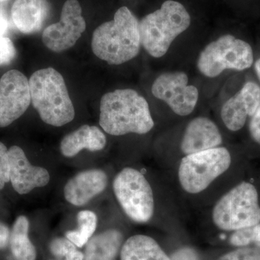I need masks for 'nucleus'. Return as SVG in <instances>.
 <instances>
[{
    "mask_svg": "<svg viewBox=\"0 0 260 260\" xmlns=\"http://www.w3.org/2000/svg\"><path fill=\"white\" fill-rule=\"evenodd\" d=\"M50 251L53 255L57 258H62L69 255L77 250L76 246L69 239L64 238H57L51 242Z\"/></svg>",
    "mask_w": 260,
    "mask_h": 260,
    "instance_id": "obj_24",
    "label": "nucleus"
},
{
    "mask_svg": "<svg viewBox=\"0 0 260 260\" xmlns=\"http://www.w3.org/2000/svg\"><path fill=\"white\" fill-rule=\"evenodd\" d=\"M191 23L190 15L182 4L174 0L162 3L139 23L140 42L150 55L162 57L174 39Z\"/></svg>",
    "mask_w": 260,
    "mask_h": 260,
    "instance_id": "obj_4",
    "label": "nucleus"
},
{
    "mask_svg": "<svg viewBox=\"0 0 260 260\" xmlns=\"http://www.w3.org/2000/svg\"><path fill=\"white\" fill-rule=\"evenodd\" d=\"M29 81L32 107L49 125L61 126L73 120L75 108L62 75L52 68L38 70Z\"/></svg>",
    "mask_w": 260,
    "mask_h": 260,
    "instance_id": "obj_3",
    "label": "nucleus"
},
{
    "mask_svg": "<svg viewBox=\"0 0 260 260\" xmlns=\"http://www.w3.org/2000/svg\"><path fill=\"white\" fill-rule=\"evenodd\" d=\"M108 178L102 170L92 169L77 174L64 188L65 199L75 206H83L107 187Z\"/></svg>",
    "mask_w": 260,
    "mask_h": 260,
    "instance_id": "obj_15",
    "label": "nucleus"
},
{
    "mask_svg": "<svg viewBox=\"0 0 260 260\" xmlns=\"http://www.w3.org/2000/svg\"><path fill=\"white\" fill-rule=\"evenodd\" d=\"M99 124L114 136L144 135L154 126L148 102L133 89L106 93L101 100Z\"/></svg>",
    "mask_w": 260,
    "mask_h": 260,
    "instance_id": "obj_1",
    "label": "nucleus"
},
{
    "mask_svg": "<svg viewBox=\"0 0 260 260\" xmlns=\"http://www.w3.org/2000/svg\"><path fill=\"white\" fill-rule=\"evenodd\" d=\"M254 70H255L256 75L260 80V59L256 61L255 64H254Z\"/></svg>",
    "mask_w": 260,
    "mask_h": 260,
    "instance_id": "obj_32",
    "label": "nucleus"
},
{
    "mask_svg": "<svg viewBox=\"0 0 260 260\" xmlns=\"http://www.w3.org/2000/svg\"><path fill=\"white\" fill-rule=\"evenodd\" d=\"M47 0H15L11 18L20 32L25 34L39 31L49 13Z\"/></svg>",
    "mask_w": 260,
    "mask_h": 260,
    "instance_id": "obj_16",
    "label": "nucleus"
},
{
    "mask_svg": "<svg viewBox=\"0 0 260 260\" xmlns=\"http://www.w3.org/2000/svg\"><path fill=\"white\" fill-rule=\"evenodd\" d=\"M230 243L235 246L254 244L256 247L260 248V223L235 231L230 238Z\"/></svg>",
    "mask_w": 260,
    "mask_h": 260,
    "instance_id": "obj_22",
    "label": "nucleus"
},
{
    "mask_svg": "<svg viewBox=\"0 0 260 260\" xmlns=\"http://www.w3.org/2000/svg\"><path fill=\"white\" fill-rule=\"evenodd\" d=\"M253 61L254 54L251 46L228 34L210 43L200 53L198 68L205 76L215 78L225 70L248 69Z\"/></svg>",
    "mask_w": 260,
    "mask_h": 260,
    "instance_id": "obj_7",
    "label": "nucleus"
},
{
    "mask_svg": "<svg viewBox=\"0 0 260 260\" xmlns=\"http://www.w3.org/2000/svg\"><path fill=\"white\" fill-rule=\"evenodd\" d=\"M123 242L120 232L110 229L90 239L83 260H116Z\"/></svg>",
    "mask_w": 260,
    "mask_h": 260,
    "instance_id": "obj_18",
    "label": "nucleus"
},
{
    "mask_svg": "<svg viewBox=\"0 0 260 260\" xmlns=\"http://www.w3.org/2000/svg\"><path fill=\"white\" fill-rule=\"evenodd\" d=\"M96 215L90 210H83L78 214V228L77 230L68 232L67 239L77 247H83L90 240L97 227Z\"/></svg>",
    "mask_w": 260,
    "mask_h": 260,
    "instance_id": "obj_21",
    "label": "nucleus"
},
{
    "mask_svg": "<svg viewBox=\"0 0 260 260\" xmlns=\"http://www.w3.org/2000/svg\"><path fill=\"white\" fill-rule=\"evenodd\" d=\"M10 158V179L18 194H28L32 189L47 186L50 175L47 169L31 165L20 147L14 145L8 150Z\"/></svg>",
    "mask_w": 260,
    "mask_h": 260,
    "instance_id": "obj_12",
    "label": "nucleus"
},
{
    "mask_svg": "<svg viewBox=\"0 0 260 260\" xmlns=\"http://www.w3.org/2000/svg\"><path fill=\"white\" fill-rule=\"evenodd\" d=\"M6 1V0H0V3H3V2Z\"/></svg>",
    "mask_w": 260,
    "mask_h": 260,
    "instance_id": "obj_33",
    "label": "nucleus"
},
{
    "mask_svg": "<svg viewBox=\"0 0 260 260\" xmlns=\"http://www.w3.org/2000/svg\"><path fill=\"white\" fill-rule=\"evenodd\" d=\"M8 19L5 10L0 5V37H4L8 28Z\"/></svg>",
    "mask_w": 260,
    "mask_h": 260,
    "instance_id": "obj_30",
    "label": "nucleus"
},
{
    "mask_svg": "<svg viewBox=\"0 0 260 260\" xmlns=\"http://www.w3.org/2000/svg\"><path fill=\"white\" fill-rule=\"evenodd\" d=\"M29 221L23 215L15 220L10 233V244L15 260H36L37 251L28 237Z\"/></svg>",
    "mask_w": 260,
    "mask_h": 260,
    "instance_id": "obj_20",
    "label": "nucleus"
},
{
    "mask_svg": "<svg viewBox=\"0 0 260 260\" xmlns=\"http://www.w3.org/2000/svg\"><path fill=\"white\" fill-rule=\"evenodd\" d=\"M106 144L107 138L102 130L97 126L85 124L63 138L60 150L64 156L72 158L83 149L90 151L102 150Z\"/></svg>",
    "mask_w": 260,
    "mask_h": 260,
    "instance_id": "obj_17",
    "label": "nucleus"
},
{
    "mask_svg": "<svg viewBox=\"0 0 260 260\" xmlns=\"http://www.w3.org/2000/svg\"><path fill=\"white\" fill-rule=\"evenodd\" d=\"M83 259L84 254L78 250H76L69 254V255L59 258L58 260H83Z\"/></svg>",
    "mask_w": 260,
    "mask_h": 260,
    "instance_id": "obj_31",
    "label": "nucleus"
},
{
    "mask_svg": "<svg viewBox=\"0 0 260 260\" xmlns=\"http://www.w3.org/2000/svg\"><path fill=\"white\" fill-rule=\"evenodd\" d=\"M231 164L232 155L222 147L186 155L178 169L179 183L186 192L198 194L226 172Z\"/></svg>",
    "mask_w": 260,
    "mask_h": 260,
    "instance_id": "obj_6",
    "label": "nucleus"
},
{
    "mask_svg": "<svg viewBox=\"0 0 260 260\" xmlns=\"http://www.w3.org/2000/svg\"><path fill=\"white\" fill-rule=\"evenodd\" d=\"M10 232L8 225L0 221V249H5L10 243Z\"/></svg>",
    "mask_w": 260,
    "mask_h": 260,
    "instance_id": "obj_29",
    "label": "nucleus"
},
{
    "mask_svg": "<svg viewBox=\"0 0 260 260\" xmlns=\"http://www.w3.org/2000/svg\"><path fill=\"white\" fill-rule=\"evenodd\" d=\"M16 49L11 39L0 37V66L8 65L16 56Z\"/></svg>",
    "mask_w": 260,
    "mask_h": 260,
    "instance_id": "obj_25",
    "label": "nucleus"
},
{
    "mask_svg": "<svg viewBox=\"0 0 260 260\" xmlns=\"http://www.w3.org/2000/svg\"><path fill=\"white\" fill-rule=\"evenodd\" d=\"M121 260H171L153 238L135 235L129 238L121 249Z\"/></svg>",
    "mask_w": 260,
    "mask_h": 260,
    "instance_id": "obj_19",
    "label": "nucleus"
},
{
    "mask_svg": "<svg viewBox=\"0 0 260 260\" xmlns=\"http://www.w3.org/2000/svg\"><path fill=\"white\" fill-rule=\"evenodd\" d=\"M218 260H260V248H240L224 254Z\"/></svg>",
    "mask_w": 260,
    "mask_h": 260,
    "instance_id": "obj_23",
    "label": "nucleus"
},
{
    "mask_svg": "<svg viewBox=\"0 0 260 260\" xmlns=\"http://www.w3.org/2000/svg\"><path fill=\"white\" fill-rule=\"evenodd\" d=\"M116 199L128 217L137 223H146L155 210L153 189L142 173L125 168L113 182Z\"/></svg>",
    "mask_w": 260,
    "mask_h": 260,
    "instance_id": "obj_8",
    "label": "nucleus"
},
{
    "mask_svg": "<svg viewBox=\"0 0 260 260\" xmlns=\"http://www.w3.org/2000/svg\"><path fill=\"white\" fill-rule=\"evenodd\" d=\"M212 218L218 229L235 231L260 223L259 196L255 186L243 181L214 206Z\"/></svg>",
    "mask_w": 260,
    "mask_h": 260,
    "instance_id": "obj_5",
    "label": "nucleus"
},
{
    "mask_svg": "<svg viewBox=\"0 0 260 260\" xmlns=\"http://www.w3.org/2000/svg\"><path fill=\"white\" fill-rule=\"evenodd\" d=\"M10 171L9 152L7 147L0 142V189L10 181Z\"/></svg>",
    "mask_w": 260,
    "mask_h": 260,
    "instance_id": "obj_26",
    "label": "nucleus"
},
{
    "mask_svg": "<svg viewBox=\"0 0 260 260\" xmlns=\"http://www.w3.org/2000/svg\"><path fill=\"white\" fill-rule=\"evenodd\" d=\"M223 142L218 126L207 117H197L186 126L181 143L185 155L218 148Z\"/></svg>",
    "mask_w": 260,
    "mask_h": 260,
    "instance_id": "obj_14",
    "label": "nucleus"
},
{
    "mask_svg": "<svg viewBox=\"0 0 260 260\" xmlns=\"http://www.w3.org/2000/svg\"><path fill=\"white\" fill-rule=\"evenodd\" d=\"M171 260H200L199 256L194 249L190 247H184L178 249L172 256Z\"/></svg>",
    "mask_w": 260,
    "mask_h": 260,
    "instance_id": "obj_28",
    "label": "nucleus"
},
{
    "mask_svg": "<svg viewBox=\"0 0 260 260\" xmlns=\"http://www.w3.org/2000/svg\"><path fill=\"white\" fill-rule=\"evenodd\" d=\"M249 133L253 140L260 145V104L249 122Z\"/></svg>",
    "mask_w": 260,
    "mask_h": 260,
    "instance_id": "obj_27",
    "label": "nucleus"
},
{
    "mask_svg": "<svg viewBox=\"0 0 260 260\" xmlns=\"http://www.w3.org/2000/svg\"><path fill=\"white\" fill-rule=\"evenodd\" d=\"M259 104L260 87L254 82H247L223 104L222 120L231 131H239L245 124L247 118L254 115Z\"/></svg>",
    "mask_w": 260,
    "mask_h": 260,
    "instance_id": "obj_13",
    "label": "nucleus"
},
{
    "mask_svg": "<svg viewBox=\"0 0 260 260\" xmlns=\"http://www.w3.org/2000/svg\"><path fill=\"white\" fill-rule=\"evenodd\" d=\"M31 103L29 81L17 70L7 72L0 78V127L19 119Z\"/></svg>",
    "mask_w": 260,
    "mask_h": 260,
    "instance_id": "obj_11",
    "label": "nucleus"
},
{
    "mask_svg": "<svg viewBox=\"0 0 260 260\" xmlns=\"http://www.w3.org/2000/svg\"><path fill=\"white\" fill-rule=\"evenodd\" d=\"M139 21L126 7H121L111 21L94 30L93 54L109 64L118 65L134 59L140 52Z\"/></svg>",
    "mask_w": 260,
    "mask_h": 260,
    "instance_id": "obj_2",
    "label": "nucleus"
},
{
    "mask_svg": "<svg viewBox=\"0 0 260 260\" xmlns=\"http://www.w3.org/2000/svg\"><path fill=\"white\" fill-rule=\"evenodd\" d=\"M188 82L187 75L183 72L162 73L154 81L152 93L178 115L187 116L194 111L199 97L198 88Z\"/></svg>",
    "mask_w": 260,
    "mask_h": 260,
    "instance_id": "obj_9",
    "label": "nucleus"
},
{
    "mask_svg": "<svg viewBox=\"0 0 260 260\" xmlns=\"http://www.w3.org/2000/svg\"><path fill=\"white\" fill-rule=\"evenodd\" d=\"M86 28L78 0H67L59 23L51 24L43 32L42 41L49 50L61 52L76 44Z\"/></svg>",
    "mask_w": 260,
    "mask_h": 260,
    "instance_id": "obj_10",
    "label": "nucleus"
}]
</instances>
